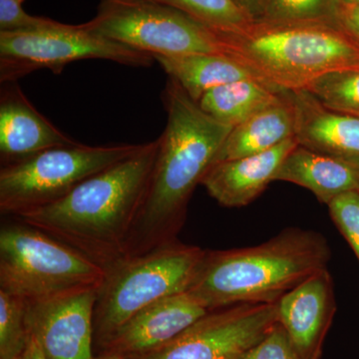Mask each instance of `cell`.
Returning a JSON list of instances; mask_svg holds the SVG:
<instances>
[{
	"label": "cell",
	"instance_id": "6da1fadb",
	"mask_svg": "<svg viewBox=\"0 0 359 359\" xmlns=\"http://www.w3.org/2000/svg\"><path fill=\"white\" fill-rule=\"evenodd\" d=\"M167 124L123 259L177 242L196 187L202 183L233 126L215 119L169 78L162 93Z\"/></svg>",
	"mask_w": 359,
	"mask_h": 359
},
{
	"label": "cell",
	"instance_id": "7a4b0ae2",
	"mask_svg": "<svg viewBox=\"0 0 359 359\" xmlns=\"http://www.w3.org/2000/svg\"><path fill=\"white\" fill-rule=\"evenodd\" d=\"M159 140L85 180L53 204L20 212L16 221L43 231L109 269L124 257L158 155Z\"/></svg>",
	"mask_w": 359,
	"mask_h": 359
},
{
	"label": "cell",
	"instance_id": "3957f363",
	"mask_svg": "<svg viewBox=\"0 0 359 359\" xmlns=\"http://www.w3.org/2000/svg\"><path fill=\"white\" fill-rule=\"evenodd\" d=\"M330 256L321 233L287 229L255 247L205 250L187 292L209 311L247 302L273 304L327 269Z\"/></svg>",
	"mask_w": 359,
	"mask_h": 359
},
{
	"label": "cell",
	"instance_id": "277c9868",
	"mask_svg": "<svg viewBox=\"0 0 359 359\" xmlns=\"http://www.w3.org/2000/svg\"><path fill=\"white\" fill-rule=\"evenodd\" d=\"M223 34L228 55L278 89H304L327 73L359 68V43L339 25L252 21Z\"/></svg>",
	"mask_w": 359,
	"mask_h": 359
},
{
	"label": "cell",
	"instance_id": "5b68a950",
	"mask_svg": "<svg viewBox=\"0 0 359 359\" xmlns=\"http://www.w3.org/2000/svg\"><path fill=\"white\" fill-rule=\"evenodd\" d=\"M205 254L200 247L177 241L121 259L107 269L94 309V334L99 346L142 309L187 292Z\"/></svg>",
	"mask_w": 359,
	"mask_h": 359
},
{
	"label": "cell",
	"instance_id": "8992f818",
	"mask_svg": "<svg viewBox=\"0 0 359 359\" xmlns=\"http://www.w3.org/2000/svg\"><path fill=\"white\" fill-rule=\"evenodd\" d=\"M105 269L43 231L18 221L0 230V290L26 302L99 287Z\"/></svg>",
	"mask_w": 359,
	"mask_h": 359
},
{
	"label": "cell",
	"instance_id": "52a82bcc",
	"mask_svg": "<svg viewBox=\"0 0 359 359\" xmlns=\"http://www.w3.org/2000/svg\"><path fill=\"white\" fill-rule=\"evenodd\" d=\"M84 25L90 32L153 57L226 54L223 32L157 2L100 0L95 18Z\"/></svg>",
	"mask_w": 359,
	"mask_h": 359
},
{
	"label": "cell",
	"instance_id": "ba28073f",
	"mask_svg": "<svg viewBox=\"0 0 359 359\" xmlns=\"http://www.w3.org/2000/svg\"><path fill=\"white\" fill-rule=\"evenodd\" d=\"M142 144L47 149L0 169V211L16 216L53 204L78 185L136 153Z\"/></svg>",
	"mask_w": 359,
	"mask_h": 359
},
{
	"label": "cell",
	"instance_id": "9c48e42d",
	"mask_svg": "<svg viewBox=\"0 0 359 359\" xmlns=\"http://www.w3.org/2000/svg\"><path fill=\"white\" fill-rule=\"evenodd\" d=\"M103 59L133 67H149L151 54L90 32L84 23H59L32 32H0V83L15 82L30 73L49 69L61 74L75 61Z\"/></svg>",
	"mask_w": 359,
	"mask_h": 359
},
{
	"label": "cell",
	"instance_id": "30bf717a",
	"mask_svg": "<svg viewBox=\"0 0 359 359\" xmlns=\"http://www.w3.org/2000/svg\"><path fill=\"white\" fill-rule=\"evenodd\" d=\"M278 323V302L209 311L165 346L127 359H238Z\"/></svg>",
	"mask_w": 359,
	"mask_h": 359
},
{
	"label": "cell",
	"instance_id": "8fae6325",
	"mask_svg": "<svg viewBox=\"0 0 359 359\" xmlns=\"http://www.w3.org/2000/svg\"><path fill=\"white\" fill-rule=\"evenodd\" d=\"M99 287L26 302L28 334L46 359H93L94 309Z\"/></svg>",
	"mask_w": 359,
	"mask_h": 359
},
{
	"label": "cell",
	"instance_id": "7c38bea8",
	"mask_svg": "<svg viewBox=\"0 0 359 359\" xmlns=\"http://www.w3.org/2000/svg\"><path fill=\"white\" fill-rule=\"evenodd\" d=\"M334 280L327 269L316 271L278 302V323L301 359H320L332 320Z\"/></svg>",
	"mask_w": 359,
	"mask_h": 359
},
{
	"label": "cell",
	"instance_id": "4fadbf2b",
	"mask_svg": "<svg viewBox=\"0 0 359 359\" xmlns=\"http://www.w3.org/2000/svg\"><path fill=\"white\" fill-rule=\"evenodd\" d=\"M209 311L187 292L170 295L132 316L101 347L126 358L147 353L171 341Z\"/></svg>",
	"mask_w": 359,
	"mask_h": 359
},
{
	"label": "cell",
	"instance_id": "5bb4252c",
	"mask_svg": "<svg viewBox=\"0 0 359 359\" xmlns=\"http://www.w3.org/2000/svg\"><path fill=\"white\" fill-rule=\"evenodd\" d=\"M78 142L56 128L40 114L18 82L0 87V161L1 167L15 164L47 149Z\"/></svg>",
	"mask_w": 359,
	"mask_h": 359
},
{
	"label": "cell",
	"instance_id": "9a60e30c",
	"mask_svg": "<svg viewBox=\"0 0 359 359\" xmlns=\"http://www.w3.org/2000/svg\"><path fill=\"white\" fill-rule=\"evenodd\" d=\"M299 145L359 170V117L328 109L304 89L287 90Z\"/></svg>",
	"mask_w": 359,
	"mask_h": 359
},
{
	"label": "cell",
	"instance_id": "2e32d148",
	"mask_svg": "<svg viewBox=\"0 0 359 359\" xmlns=\"http://www.w3.org/2000/svg\"><path fill=\"white\" fill-rule=\"evenodd\" d=\"M297 145L294 137L259 154L214 163L201 185L223 207H245L275 182L283 160Z\"/></svg>",
	"mask_w": 359,
	"mask_h": 359
},
{
	"label": "cell",
	"instance_id": "e0dca14e",
	"mask_svg": "<svg viewBox=\"0 0 359 359\" xmlns=\"http://www.w3.org/2000/svg\"><path fill=\"white\" fill-rule=\"evenodd\" d=\"M275 181L304 187L327 205L344 194L359 192V170L301 145L283 160Z\"/></svg>",
	"mask_w": 359,
	"mask_h": 359
},
{
	"label": "cell",
	"instance_id": "ac0fdd59",
	"mask_svg": "<svg viewBox=\"0 0 359 359\" xmlns=\"http://www.w3.org/2000/svg\"><path fill=\"white\" fill-rule=\"evenodd\" d=\"M294 137V109L287 90L282 101L233 127L214 163L259 154Z\"/></svg>",
	"mask_w": 359,
	"mask_h": 359
},
{
	"label": "cell",
	"instance_id": "d6986e66",
	"mask_svg": "<svg viewBox=\"0 0 359 359\" xmlns=\"http://www.w3.org/2000/svg\"><path fill=\"white\" fill-rule=\"evenodd\" d=\"M154 59L197 103L208 91L222 85L244 79L264 81L249 66L226 54L154 56Z\"/></svg>",
	"mask_w": 359,
	"mask_h": 359
},
{
	"label": "cell",
	"instance_id": "ffe728a7",
	"mask_svg": "<svg viewBox=\"0 0 359 359\" xmlns=\"http://www.w3.org/2000/svg\"><path fill=\"white\" fill-rule=\"evenodd\" d=\"M285 91L263 80H238L210 90L198 104L215 119L235 127L282 101Z\"/></svg>",
	"mask_w": 359,
	"mask_h": 359
},
{
	"label": "cell",
	"instance_id": "44dd1931",
	"mask_svg": "<svg viewBox=\"0 0 359 359\" xmlns=\"http://www.w3.org/2000/svg\"><path fill=\"white\" fill-rule=\"evenodd\" d=\"M304 89L328 109L359 117V68L327 73Z\"/></svg>",
	"mask_w": 359,
	"mask_h": 359
},
{
	"label": "cell",
	"instance_id": "7402d4cb",
	"mask_svg": "<svg viewBox=\"0 0 359 359\" xmlns=\"http://www.w3.org/2000/svg\"><path fill=\"white\" fill-rule=\"evenodd\" d=\"M174 7L222 32H235L252 22L231 0H145Z\"/></svg>",
	"mask_w": 359,
	"mask_h": 359
},
{
	"label": "cell",
	"instance_id": "603a6c76",
	"mask_svg": "<svg viewBox=\"0 0 359 359\" xmlns=\"http://www.w3.org/2000/svg\"><path fill=\"white\" fill-rule=\"evenodd\" d=\"M339 7L337 0H268L264 18L259 21L340 26Z\"/></svg>",
	"mask_w": 359,
	"mask_h": 359
},
{
	"label": "cell",
	"instance_id": "cb8c5ba5",
	"mask_svg": "<svg viewBox=\"0 0 359 359\" xmlns=\"http://www.w3.org/2000/svg\"><path fill=\"white\" fill-rule=\"evenodd\" d=\"M26 302L0 290V359L20 358L29 340Z\"/></svg>",
	"mask_w": 359,
	"mask_h": 359
},
{
	"label": "cell",
	"instance_id": "d4e9b609",
	"mask_svg": "<svg viewBox=\"0 0 359 359\" xmlns=\"http://www.w3.org/2000/svg\"><path fill=\"white\" fill-rule=\"evenodd\" d=\"M327 205L330 218L359 261V192L344 194Z\"/></svg>",
	"mask_w": 359,
	"mask_h": 359
},
{
	"label": "cell",
	"instance_id": "484cf974",
	"mask_svg": "<svg viewBox=\"0 0 359 359\" xmlns=\"http://www.w3.org/2000/svg\"><path fill=\"white\" fill-rule=\"evenodd\" d=\"M50 18L30 15L18 0H0V32H32L59 25Z\"/></svg>",
	"mask_w": 359,
	"mask_h": 359
},
{
	"label": "cell",
	"instance_id": "4316f807",
	"mask_svg": "<svg viewBox=\"0 0 359 359\" xmlns=\"http://www.w3.org/2000/svg\"><path fill=\"white\" fill-rule=\"evenodd\" d=\"M238 359H301L280 323Z\"/></svg>",
	"mask_w": 359,
	"mask_h": 359
},
{
	"label": "cell",
	"instance_id": "83f0119b",
	"mask_svg": "<svg viewBox=\"0 0 359 359\" xmlns=\"http://www.w3.org/2000/svg\"><path fill=\"white\" fill-rule=\"evenodd\" d=\"M339 21L342 30L359 43V6L340 4Z\"/></svg>",
	"mask_w": 359,
	"mask_h": 359
},
{
	"label": "cell",
	"instance_id": "f1b7e54d",
	"mask_svg": "<svg viewBox=\"0 0 359 359\" xmlns=\"http://www.w3.org/2000/svg\"><path fill=\"white\" fill-rule=\"evenodd\" d=\"M252 21L263 20L268 0H231Z\"/></svg>",
	"mask_w": 359,
	"mask_h": 359
},
{
	"label": "cell",
	"instance_id": "f546056e",
	"mask_svg": "<svg viewBox=\"0 0 359 359\" xmlns=\"http://www.w3.org/2000/svg\"><path fill=\"white\" fill-rule=\"evenodd\" d=\"M16 359H46V358H45L43 353H42L41 348H40L36 340L29 337L25 351H23L20 358Z\"/></svg>",
	"mask_w": 359,
	"mask_h": 359
},
{
	"label": "cell",
	"instance_id": "4dcf8cb0",
	"mask_svg": "<svg viewBox=\"0 0 359 359\" xmlns=\"http://www.w3.org/2000/svg\"><path fill=\"white\" fill-rule=\"evenodd\" d=\"M93 359H127L126 356L122 355V354L115 353H107L104 351V353L98 358H93Z\"/></svg>",
	"mask_w": 359,
	"mask_h": 359
},
{
	"label": "cell",
	"instance_id": "1f68e13d",
	"mask_svg": "<svg viewBox=\"0 0 359 359\" xmlns=\"http://www.w3.org/2000/svg\"><path fill=\"white\" fill-rule=\"evenodd\" d=\"M341 6H359V0H337Z\"/></svg>",
	"mask_w": 359,
	"mask_h": 359
},
{
	"label": "cell",
	"instance_id": "d6a6232c",
	"mask_svg": "<svg viewBox=\"0 0 359 359\" xmlns=\"http://www.w3.org/2000/svg\"><path fill=\"white\" fill-rule=\"evenodd\" d=\"M18 1L21 2V4H23V1H25V0H18Z\"/></svg>",
	"mask_w": 359,
	"mask_h": 359
}]
</instances>
